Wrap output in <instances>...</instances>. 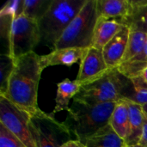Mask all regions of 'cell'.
I'll use <instances>...</instances> for the list:
<instances>
[{"label": "cell", "instance_id": "18", "mask_svg": "<svg viewBox=\"0 0 147 147\" xmlns=\"http://www.w3.org/2000/svg\"><path fill=\"white\" fill-rule=\"evenodd\" d=\"M133 10L128 17L121 22L130 30L147 34V0H132Z\"/></svg>", "mask_w": 147, "mask_h": 147}, {"label": "cell", "instance_id": "30", "mask_svg": "<svg viewBox=\"0 0 147 147\" xmlns=\"http://www.w3.org/2000/svg\"><path fill=\"white\" fill-rule=\"evenodd\" d=\"M146 58H147V37H146Z\"/></svg>", "mask_w": 147, "mask_h": 147}, {"label": "cell", "instance_id": "16", "mask_svg": "<svg viewBox=\"0 0 147 147\" xmlns=\"http://www.w3.org/2000/svg\"><path fill=\"white\" fill-rule=\"evenodd\" d=\"M86 147H126V142L109 124L97 131L83 142Z\"/></svg>", "mask_w": 147, "mask_h": 147}, {"label": "cell", "instance_id": "26", "mask_svg": "<svg viewBox=\"0 0 147 147\" xmlns=\"http://www.w3.org/2000/svg\"><path fill=\"white\" fill-rule=\"evenodd\" d=\"M61 147H86V146L80 140H71L65 143Z\"/></svg>", "mask_w": 147, "mask_h": 147}, {"label": "cell", "instance_id": "22", "mask_svg": "<svg viewBox=\"0 0 147 147\" xmlns=\"http://www.w3.org/2000/svg\"><path fill=\"white\" fill-rule=\"evenodd\" d=\"M131 81L134 88V93L131 102H134L141 106L147 104L146 82H145L140 76L131 79Z\"/></svg>", "mask_w": 147, "mask_h": 147}, {"label": "cell", "instance_id": "17", "mask_svg": "<svg viewBox=\"0 0 147 147\" xmlns=\"http://www.w3.org/2000/svg\"><path fill=\"white\" fill-rule=\"evenodd\" d=\"M109 125L122 140H126L129 125V109L126 100H121L116 102L109 120Z\"/></svg>", "mask_w": 147, "mask_h": 147}, {"label": "cell", "instance_id": "23", "mask_svg": "<svg viewBox=\"0 0 147 147\" xmlns=\"http://www.w3.org/2000/svg\"><path fill=\"white\" fill-rule=\"evenodd\" d=\"M24 0H11L6 2L0 10V16H7L13 19L22 16Z\"/></svg>", "mask_w": 147, "mask_h": 147}, {"label": "cell", "instance_id": "27", "mask_svg": "<svg viewBox=\"0 0 147 147\" xmlns=\"http://www.w3.org/2000/svg\"><path fill=\"white\" fill-rule=\"evenodd\" d=\"M140 77L143 78V80H144L145 82H146L147 83V67L143 71V72L141 73Z\"/></svg>", "mask_w": 147, "mask_h": 147}, {"label": "cell", "instance_id": "15", "mask_svg": "<svg viewBox=\"0 0 147 147\" xmlns=\"http://www.w3.org/2000/svg\"><path fill=\"white\" fill-rule=\"evenodd\" d=\"M57 94L55 97V107L52 115L63 110H68L69 103L80 91L82 84L77 80H70L66 78L57 84Z\"/></svg>", "mask_w": 147, "mask_h": 147}, {"label": "cell", "instance_id": "9", "mask_svg": "<svg viewBox=\"0 0 147 147\" xmlns=\"http://www.w3.org/2000/svg\"><path fill=\"white\" fill-rule=\"evenodd\" d=\"M109 70L105 62L102 50L91 47L80 61L76 80L82 85L90 84L103 77Z\"/></svg>", "mask_w": 147, "mask_h": 147}, {"label": "cell", "instance_id": "25", "mask_svg": "<svg viewBox=\"0 0 147 147\" xmlns=\"http://www.w3.org/2000/svg\"><path fill=\"white\" fill-rule=\"evenodd\" d=\"M144 127H143V133L140 139V141L139 143L140 146L147 147V115L144 113Z\"/></svg>", "mask_w": 147, "mask_h": 147}, {"label": "cell", "instance_id": "29", "mask_svg": "<svg viewBox=\"0 0 147 147\" xmlns=\"http://www.w3.org/2000/svg\"><path fill=\"white\" fill-rule=\"evenodd\" d=\"M126 147H145V146H140V145H136V146H126Z\"/></svg>", "mask_w": 147, "mask_h": 147}, {"label": "cell", "instance_id": "6", "mask_svg": "<svg viewBox=\"0 0 147 147\" xmlns=\"http://www.w3.org/2000/svg\"><path fill=\"white\" fill-rule=\"evenodd\" d=\"M40 40L38 22L25 16H18L13 20L11 24L8 42V54L13 59H16L34 52V48Z\"/></svg>", "mask_w": 147, "mask_h": 147}, {"label": "cell", "instance_id": "20", "mask_svg": "<svg viewBox=\"0 0 147 147\" xmlns=\"http://www.w3.org/2000/svg\"><path fill=\"white\" fill-rule=\"evenodd\" d=\"M52 1L53 0H24L22 16L38 22L46 13Z\"/></svg>", "mask_w": 147, "mask_h": 147}, {"label": "cell", "instance_id": "1", "mask_svg": "<svg viewBox=\"0 0 147 147\" xmlns=\"http://www.w3.org/2000/svg\"><path fill=\"white\" fill-rule=\"evenodd\" d=\"M43 70L40 56L34 51L15 59L6 91L0 96H3L30 118L43 116L46 113L38 106V86Z\"/></svg>", "mask_w": 147, "mask_h": 147}, {"label": "cell", "instance_id": "4", "mask_svg": "<svg viewBox=\"0 0 147 147\" xmlns=\"http://www.w3.org/2000/svg\"><path fill=\"white\" fill-rule=\"evenodd\" d=\"M87 0H53L38 20L41 40L54 47Z\"/></svg>", "mask_w": 147, "mask_h": 147}, {"label": "cell", "instance_id": "24", "mask_svg": "<svg viewBox=\"0 0 147 147\" xmlns=\"http://www.w3.org/2000/svg\"><path fill=\"white\" fill-rule=\"evenodd\" d=\"M0 147H26L8 128L0 123Z\"/></svg>", "mask_w": 147, "mask_h": 147}, {"label": "cell", "instance_id": "21", "mask_svg": "<svg viewBox=\"0 0 147 147\" xmlns=\"http://www.w3.org/2000/svg\"><path fill=\"white\" fill-rule=\"evenodd\" d=\"M15 65L13 59L8 53L2 54L0 57V95H3L7 89L9 78L12 73Z\"/></svg>", "mask_w": 147, "mask_h": 147}, {"label": "cell", "instance_id": "10", "mask_svg": "<svg viewBox=\"0 0 147 147\" xmlns=\"http://www.w3.org/2000/svg\"><path fill=\"white\" fill-rule=\"evenodd\" d=\"M129 34V28L123 25L117 34L103 47V57L109 69L117 68L121 64L127 51Z\"/></svg>", "mask_w": 147, "mask_h": 147}, {"label": "cell", "instance_id": "2", "mask_svg": "<svg viewBox=\"0 0 147 147\" xmlns=\"http://www.w3.org/2000/svg\"><path fill=\"white\" fill-rule=\"evenodd\" d=\"M134 93L131 79L122 75L117 68L110 69L101 78L82 85L74 102L90 105L131 101Z\"/></svg>", "mask_w": 147, "mask_h": 147}, {"label": "cell", "instance_id": "5", "mask_svg": "<svg viewBox=\"0 0 147 147\" xmlns=\"http://www.w3.org/2000/svg\"><path fill=\"white\" fill-rule=\"evenodd\" d=\"M97 0H87L79 13L64 31L53 48H90L98 20Z\"/></svg>", "mask_w": 147, "mask_h": 147}, {"label": "cell", "instance_id": "13", "mask_svg": "<svg viewBox=\"0 0 147 147\" xmlns=\"http://www.w3.org/2000/svg\"><path fill=\"white\" fill-rule=\"evenodd\" d=\"M99 17L116 19L120 22L128 17L133 10L131 0H97Z\"/></svg>", "mask_w": 147, "mask_h": 147}, {"label": "cell", "instance_id": "7", "mask_svg": "<svg viewBox=\"0 0 147 147\" xmlns=\"http://www.w3.org/2000/svg\"><path fill=\"white\" fill-rule=\"evenodd\" d=\"M29 127L37 147H61L71 140V132L52 115L46 113L43 116L30 118Z\"/></svg>", "mask_w": 147, "mask_h": 147}, {"label": "cell", "instance_id": "14", "mask_svg": "<svg viewBox=\"0 0 147 147\" xmlns=\"http://www.w3.org/2000/svg\"><path fill=\"white\" fill-rule=\"evenodd\" d=\"M127 101V100H126ZM129 109L128 134L125 140L127 146L139 145L144 127V112L142 106L134 102L127 101Z\"/></svg>", "mask_w": 147, "mask_h": 147}, {"label": "cell", "instance_id": "19", "mask_svg": "<svg viewBox=\"0 0 147 147\" xmlns=\"http://www.w3.org/2000/svg\"><path fill=\"white\" fill-rule=\"evenodd\" d=\"M146 37L147 34L146 33L137 30H130L127 51L121 64L146 52Z\"/></svg>", "mask_w": 147, "mask_h": 147}, {"label": "cell", "instance_id": "12", "mask_svg": "<svg viewBox=\"0 0 147 147\" xmlns=\"http://www.w3.org/2000/svg\"><path fill=\"white\" fill-rule=\"evenodd\" d=\"M122 27L123 24L119 20L98 17L94 31L92 47L102 50L103 47L122 28Z\"/></svg>", "mask_w": 147, "mask_h": 147}, {"label": "cell", "instance_id": "28", "mask_svg": "<svg viewBox=\"0 0 147 147\" xmlns=\"http://www.w3.org/2000/svg\"><path fill=\"white\" fill-rule=\"evenodd\" d=\"M142 109H143V112H144V113H145V114L147 115V104L142 106Z\"/></svg>", "mask_w": 147, "mask_h": 147}, {"label": "cell", "instance_id": "8", "mask_svg": "<svg viewBox=\"0 0 147 147\" xmlns=\"http://www.w3.org/2000/svg\"><path fill=\"white\" fill-rule=\"evenodd\" d=\"M30 117L0 96V123L8 128L26 147H37L29 127Z\"/></svg>", "mask_w": 147, "mask_h": 147}, {"label": "cell", "instance_id": "11", "mask_svg": "<svg viewBox=\"0 0 147 147\" xmlns=\"http://www.w3.org/2000/svg\"><path fill=\"white\" fill-rule=\"evenodd\" d=\"M89 48L66 47L53 49L50 53L40 56V62L43 69L53 65L71 66L75 63L81 61Z\"/></svg>", "mask_w": 147, "mask_h": 147}, {"label": "cell", "instance_id": "3", "mask_svg": "<svg viewBox=\"0 0 147 147\" xmlns=\"http://www.w3.org/2000/svg\"><path fill=\"white\" fill-rule=\"evenodd\" d=\"M116 102L86 104L72 102L63 121L71 135L82 142L109 124V120Z\"/></svg>", "mask_w": 147, "mask_h": 147}]
</instances>
